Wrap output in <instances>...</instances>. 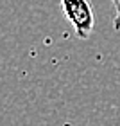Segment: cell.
Returning <instances> with one entry per match:
<instances>
[{"label": "cell", "instance_id": "obj_1", "mask_svg": "<svg viewBox=\"0 0 120 126\" xmlns=\"http://www.w3.org/2000/svg\"><path fill=\"white\" fill-rule=\"evenodd\" d=\"M61 7L66 20L72 24L79 40H88L93 32L95 15L90 0H61Z\"/></svg>", "mask_w": 120, "mask_h": 126}, {"label": "cell", "instance_id": "obj_2", "mask_svg": "<svg viewBox=\"0 0 120 126\" xmlns=\"http://www.w3.org/2000/svg\"><path fill=\"white\" fill-rule=\"evenodd\" d=\"M113 27H115V31H120V15H115V20H113Z\"/></svg>", "mask_w": 120, "mask_h": 126}, {"label": "cell", "instance_id": "obj_3", "mask_svg": "<svg viewBox=\"0 0 120 126\" xmlns=\"http://www.w3.org/2000/svg\"><path fill=\"white\" fill-rule=\"evenodd\" d=\"M113 7H115V15H120V0H111Z\"/></svg>", "mask_w": 120, "mask_h": 126}]
</instances>
